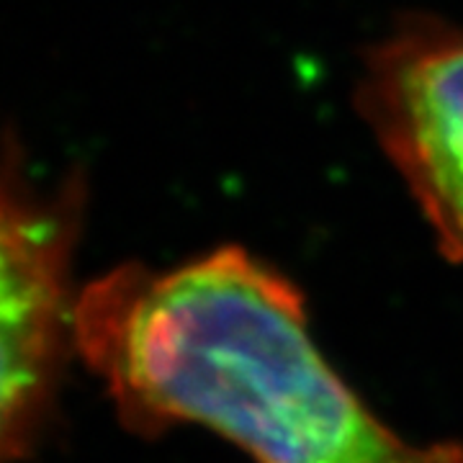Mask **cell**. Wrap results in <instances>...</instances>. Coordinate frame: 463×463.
Masks as SVG:
<instances>
[{
	"label": "cell",
	"instance_id": "3957f363",
	"mask_svg": "<svg viewBox=\"0 0 463 463\" xmlns=\"http://www.w3.org/2000/svg\"><path fill=\"white\" fill-rule=\"evenodd\" d=\"M358 103L443 252L463 260V29L404 21L368 54Z\"/></svg>",
	"mask_w": 463,
	"mask_h": 463
},
{
	"label": "cell",
	"instance_id": "7a4b0ae2",
	"mask_svg": "<svg viewBox=\"0 0 463 463\" xmlns=\"http://www.w3.org/2000/svg\"><path fill=\"white\" fill-rule=\"evenodd\" d=\"M75 214V188L44 191L0 132V461L29 446L72 340Z\"/></svg>",
	"mask_w": 463,
	"mask_h": 463
},
{
	"label": "cell",
	"instance_id": "6da1fadb",
	"mask_svg": "<svg viewBox=\"0 0 463 463\" xmlns=\"http://www.w3.org/2000/svg\"><path fill=\"white\" fill-rule=\"evenodd\" d=\"M72 343L137 430L194 422L260 463H463L381 425L315 345L301 294L240 248L106 273L75 297Z\"/></svg>",
	"mask_w": 463,
	"mask_h": 463
}]
</instances>
